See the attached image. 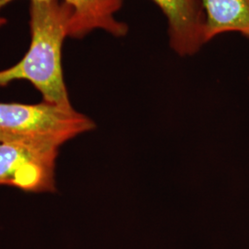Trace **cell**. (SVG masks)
I'll return each mask as SVG.
<instances>
[{"mask_svg": "<svg viewBox=\"0 0 249 249\" xmlns=\"http://www.w3.org/2000/svg\"><path fill=\"white\" fill-rule=\"evenodd\" d=\"M73 16L71 7L60 0L31 1V44L17 64L0 71V87L14 80H28L44 102L73 107L62 70L63 44L71 36Z\"/></svg>", "mask_w": 249, "mask_h": 249, "instance_id": "obj_1", "label": "cell"}, {"mask_svg": "<svg viewBox=\"0 0 249 249\" xmlns=\"http://www.w3.org/2000/svg\"><path fill=\"white\" fill-rule=\"evenodd\" d=\"M94 128V122L73 107L44 101L35 105L0 103V143L59 149L64 143Z\"/></svg>", "mask_w": 249, "mask_h": 249, "instance_id": "obj_2", "label": "cell"}, {"mask_svg": "<svg viewBox=\"0 0 249 249\" xmlns=\"http://www.w3.org/2000/svg\"><path fill=\"white\" fill-rule=\"evenodd\" d=\"M59 149L23 143H0V185L26 192H54Z\"/></svg>", "mask_w": 249, "mask_h": 249, "instance_id": "obj_3", "label": "cell"}, {"mask_svg": "<svg viewBox=\"0 0 249 249\" xmlns=\"http://www.w3.org/2000/svg\"><path fill=\"white\" fill-rule=\"evenodd\" d=\"M168 22L171 48L180 56H190L206 45L205 13L199 0H152Z\"/></svg>", "mask_w": 249, "mask_h": 249, "instance_id": "obj_4", "label": "cell"}, {"mask_svg": "<svg viewBox=\"0 0 249 249\" xmlns=\"http://www.w3.org/2000/svg\"><path fill=\"white\" fill-rule=\"evenodd\" d=\"M16 0H0V27L7 22L2 10ZM36 1V0H30ZM74 10L71 38L80 39L95 30H102L115 37H123L128 33V26L116 18L122 8L123 0H60Z\"/></svg>", "mask_w": 249, "mask_h": 249, "instance_id": "obj_5", "label": "cell"}, {"mask_svg": "<svg viewBox=\"0 0 249 249\" xmlns=\"http://www.w3.org/2000/svg\"><path fill=\"white\" fill-rule=\"evenodd\" d=\"M205 13V43L226 33L249 38V0H199Z\"/></svg>", "mask_w": 249, "mask_h": 249, "instance_id": "obj_6", "label": "cell"}]
</instances>
